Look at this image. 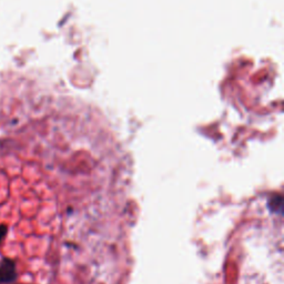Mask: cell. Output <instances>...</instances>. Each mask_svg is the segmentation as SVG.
<instances>
[{"label": "cell", "instance_id": "6da1fadb", "mask_svg": "<svg viewBox=\"0 0 284 284\" xmlns=\"http://www.w3.org/2000/svg\"><path fill=\"white\" fill-rule=\"evenodd\" d=\"M17 280L15 262L10 259H3L0 263V284H9Z\"/></svg>", "mask_w": 284, "mask_h": 284}, {"label": "cell", "instance_id": "3957f363", "mask_svg": "<svg viewBox=\"0 0 284 284\" xmlns=\"http://www.w3.org/2000/svg\"><path fill=\"white\" fill-rule=\"evenodd\" d=\"M7 234V226L5 224H1L0 225V243H1L2 239L6 237Z\"/></svg>", "mask_w": 284, "mask_h": 284}, {"label": "cell", "instance_id": "7a4b0ae2", "mask_svg": "<svg viewBox=\"0 0 284 284\" xmlns=\"http://www.w3.org/2000/svg\"><path fill=\"white\" fill-rule=\"evenodd\" d=\"M270 208L275 213H281L283 210V199L282 196H275L270 201Z\"/></svg>", "mask_w": 284, "mask_h": 284}]
</instances>
